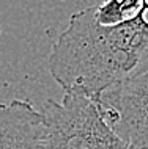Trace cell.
Here are the masks:
<instances>
[{"instance_id": "7a4b0ae2", "label": "cell", "mask_w": 148, "mask_h": 149, "mask_svg": "<svg viewBox=\"0 0 148 149\" xmlns=\"http://www.w3.org/2000/svg\"><path fill=\"white\" fill-rule=\"evenodd\" d=\"M47 149H133L109 124L98 99L81 90L41 105Z\"/></svg>"}, {"instance_id": "277c9868", "label": "cell", "mask_w": 148, "mask_h": 149, "mask_svg": "<svg viewBox=\"0 0 148 149\" xmlns=\"http://www.w3.org/2000/svg\"><path fill=\"white\" fill-rule=\"evenodd\" d=\"M0 149H47L41 110L22 99L0 104Z\"/></svg>"}, {"instance_id": "3957f363", "label": "cell", "mask_w": 148, "mask_h": 149, "mask_svg": "<svg viewBox=\"0 0 148 149\" xmlns=\"http://www.w3.org/2000/svg\"><path fill=\"white\" fill-rule=\"evenodd\" d=\"M114 130L133 149H148V69L98 96Z\"/></svg>"}, {"instance_id": "5b68a950", "label": "cell", "mask_w": 148, "mask_h": 149, "mask_svg": "<svg viewBox=\"0 0 148 149\" xmlns=\"http://www.w3.org/2000/svg\"><path fill=\"white\" fill-rule=\"evenodd\" d=\"M145 0H102L96 6V17L101 24L114 25L137 17Z\"/></svg>"}, {"instance_id": "8992f818", "label": "cell", "mask_w": 148, "mask_h": 149, "mask_svg": "<svg viewBox=\"0 0 148 149\" xmlns=\"http://www.w3.org/2000/svg\"><path fill=\"white\" fill-rule=\"evenodd\" d=\"M143 10H148V0H145V5H143Z\"/></svg>"}, {"instance_id": "52a82bcc", "label": "cell", "mask_w": 148, "mask_h": 149, "mask_svg": "<svg viewBox=\"0 0 148 149\" xmlns=\"http://www.w3.org/2000/svg\"><path fill=\"white\" fill-rule=\"evenodd\" d=\"M0 31H2V27H0Z\"/></svg>"}, {"instance_id": "6da1fadb", "label": "cell", "mask_w": 148, "mask_h": 149, "mask_svg": "<svg viewBox=\"0 0 148 149\" xmlns=\"http://www.w3.org/2000/svg\"><path fill=\"white\" fill-rule=\"evenodd\" d=\"M148 69V22L142 14L106 25L96 6L71 16L52 46L49 71L63 91L81 90L98 97L107 88Z\"/></svg>"}]
</instances>
